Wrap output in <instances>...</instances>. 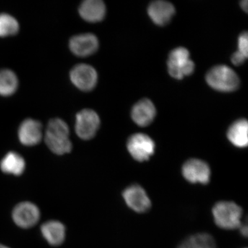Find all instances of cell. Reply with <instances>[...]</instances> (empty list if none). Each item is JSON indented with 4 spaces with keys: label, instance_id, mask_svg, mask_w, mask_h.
Returning <instances> with one entry per match:
<instances>
[{
    "label": "cell",
    "instance_id": "cell-3",
    "mask_svg": "<svg viewBox=\"0 0 248 248\" xmlns=\"http://www.w3.org/2000/svg\"><path fill=\"white\" fill-rule=\"evenodd\" d=\"M206 81L213 89L221 92L234 91L240 84L237 74L226 65H218L212 68L207 73Z\"/></svg>",
    "mask_w": 248,
    "mask_h": 248
},
{
    "label": "cell",
    "instance_id": "cell-22",
    "mask_svg": "<svg viewBox=\"0 0 248 248\" xmlns=\"http://www.w3.org/2000/svg\"><path fill=\"white\" fill-rule=\"evenodd\" d=\"M237 52L244 55L246 58L248 56V36L247 32H244L239 35L238 40Z\"/></svg>",
    "mask_w": 248,
    "mask_h": 248
},
{
    "label": "cell",
    "instance_id": "cell-24",
    "mask_svg": "<svg viewBox=\"0 0 248 248\" xmlns=\"http://www.w3.org/2000/svg\"><path fill=\"white\" fill-rule=\"evenodd\" d=\"M240 228H241V233L242 234L243 236H244L245 237L248 236V226L247 225H241L240 226Z\"/></svg>",
    "mask_w": 248,
    "mask_h": 248
},
{
    "label": "cell",
    "instance_id": "cell-20",
    "mask_svg": "<svg viewBox=\"0 0 248 248\" xmlns=\"http://www.w3.org/2000/svg\"><path fill=\"white\" fill-rule=\"evenodd\" d=\"M18 87L17 77L14 71L9 69L0 71V95L4 97L12 95Z\"/></svg>",
    "mask_w": 248,
    "mask_h": 248
},
{
    "label": "cell",
    "instance_id": "cell-14",
    "mask_svg": "<svg viewBox=\"0 0 248 248\" xmlns=\"http://www.w3.org/2000/svg\"><path fill=\"white\" fill-rule=\"evenodd\" d=\"M175 9L170 2L164 0H156L148 6V14L152 20L158 25H165L172 19Z\"/></svg>",
    "mask_w": 248,
    "mask_h": 248
},
{
    "label": "cell",
    "instance_id": "cell-16",
    "mask_svg": "<svg viewBox=\"0 0 248 248\" xmlns=\"http://www.w3.org/2000/svg\"><path fill=\"white\" fill-rule=\"evenodd\" d=\"M106 5L101 0H86L79 8L81 17L89 22H101L106 16Z\"/></svg>",
    "mask_w": 248,
    "mask_h": 248
},
{
    "label": "cell",
    "instance_id": "cell-10",
    "mask_svg": "<svg viewBox=\"0 0 248 248\" xmlns=\"http://www.w3.org/2000/svg\"><path fill=\"white\" fill-rule=\"evenodd\" d=\"M122 195L126 205L137 213H146L151 208V200L144 189L140 186H129L124 191Z\"/></svg>",
    "mask_w": 248,
    "mask_h": 248
},
{
    "label": "cell",
    "instance_id": "cell-8",
    "mask_svg": "<svg viewBox=\"0 0 248 248\" xmlns=\"http://www.w3.org/2000/svg\"><path fill=\"white\" fill-rule=\"evenodd\" d=\"M70 79L76 88L87 92L95 87L98 79L97 73L92 66L81 63L72 68Z\"/></svg>",
    "mask_w": 248,
    "mask_h": 248
},
{
    "label": "cell",
    "instance_id": "cell-4",
    "mask_svg": "<svg viewBox=\"0 0 248 248\" xmlns=\"http://www.w3.org/2000/svg\"><path fill=\"white\" fill-rule=\"evenodd\" d=\"M168 68L170 75L177 79L190 76L195 69V63L190 58V53L184 47L173 49L168 60Z\"/></svg>",
    "mask_w": 248,
    "mask_h": 248
},
{
    "label": "cell",
    "instance_id": "cell-17",
    "mask_svg": "<svg viewBox=\"0 0 248 248\" xmlns=\"http://www.w3.org/2000/svg\"><path fill=\"white\" fill-rule=\"evenodd\" d=\"M26 169L25 160L22 155L16 152L11 151L6 153L0 161V170L4 174L21 176Z\"/></svg>",
    "mask_w": 248,
    "mask_h": 248
},
{
    "label": "cell",
    "instance_id": "cell-6",
    "mask_svg": "<svg viewBox=\"0 0 248 248\" xmlns=\"http://www.w3.org/2000/svg\"><path fill=\"white\" fill-rule=\"evenodd\" d=\"M127 148L136 161H148L155 151V143L149 136L143 133L132 135L127 142Z\"/></svg>",
    "mask_w": 248,
    "mask_h": 248
},
{
    "label": "cell",
    "instance_id": "cell-11",
    "mask_svg": "<svg viewBox=\"0 0 248 248\" xmlns=\"http://www.w3.org/2000/svg\"><path fill=\"white\" fill-rule=\"evenodd\" d=\"M69 48L76 56L84 58L97 51L99 48V41L94 34H79L73 36L70 40Z\"/></svg>",
    "mask_w": 248,
    "mask_h": 248
},
{
    "label": "cell",
    "instance_id": "cell-25",
    "mask_svg": "<svg viewBox=\"0 0 248 248\" xmlns=\"http://www.w3.org/2000/svg\"><path fill=\"white\" fill-rule=\"evenodd\" d=\"M248 2L247 0H243L241 1V6L242 9L244 10L246 12H248Z\"/></svg>",
    "mask_w": 248,
    "mask_h": 248
},
{
    "label": "cell",
    "instance_id": "cell-15",
    "mask_svg": "<svg viewBox=\"0 0 248 248\" xmlns=\"http://www.w3.org/2000/svg\"><path fill=\"white\" fill-rule=\"evenodd\" d=\"M156 108L150 99H143L135 104L132 109L131 116L134 122L140 126L149 125L154 120Z\"/></svg>",
    "mask_w": 248,
    "mask_h": 248
},
{
    "label": "cell",
    "instance_id": "cell-19",
    "mask_svg": "<svg viewBox=\"0 0 248 248\" xmlns=\"http://www.w3.org/2000/svg\"><path fill=\"white\" fill-rule=\"evenodd\" d=\"M177 248H217V246L211 235L200 233L189 236Z\"/></svg>",
    "mask_w": 248,
    "mask_h": 248
},
{
    "label": "cell",
    "instance_id": "cell-12",
    "mask_svg": "<svg viewBox=\"0 0 248 248\" xmlns=\"http://www.w3.org/2000/svg\"><path fill=\"white\" fill-rule=\"evenodd\" d=\"M17 135L19 141L24 146H35L40 143L43 137L42 124L33 119H27L19 125Z\"/></svg>",
    "mask_w": 248,
    "mask_h": 248
},
{
    "label": "cell",
    "instance_id": "cell-1",
    "mask_svg": "<svg viewBox=\"0 0 248 248\" xmlns=\"http://www.w3.org/2000/svg\"><path fill=\"white\" fill-rule=\"evenodd\" d=\"M69 135V128L64 121L59 118L53 119L47 125L45 142L54 154L66 155L73 148Z\"/></svg>",
    "mask_w": 248,
    "mask_h": 248
},
{
    "label": "cell",
    "instance_id": "cell-21",
    "mask_svg": "<svg viewBox=\"0 0 248 248\" xmlns=\"http://www.w3.org/2000/svg\"><path fill=\"white\" fill-rule=\"evenodd\" d=\"M19 25L17 19L9 14H0V37H6L16 35Z\"/></svg>",
    "mask_w": 248,
    "mask_h": 248
},
{
    "label": "cell",
    "instance_id": "cell-2",
    "mask_svg": "<svg viewBox=\"0 0 248 248\" xmlns=\"http://www.w3.org/2000/svg\"><path fill=\"white\" fill-rule=\"evenodd\" d=\"M242 209L232 202H220L214 205L213 215L217 226L224 230H234L241 226Z\"/></svg>",
    "mask_w": 248,
    "mask_h": 248
},
{
    "label": "cell",
    "instance_id": "cell-5",
    "mask_svg": "<svg viewBox=\"0 0 248 248\" xmlns=\"http://www.w3.org/2000/svg\"><path fill=\"white\" fill-rule=\"evenodd\" d=\"M100 125V119L95 111L84 109L77 114L75 130L83 140H90L95 136Z\"/></svg>",
    "mask_w": 248,
    "mask_h": 248
},
{
    "label": "cell",
    "instance_id": "cell-26",
    "mask_svg": "<svg viewBox=\"0 0 248 248\" xmlns=\"http://www.w3.org/2000/svg\"><path fill=\"white\" fill-rule=\"evenodd\" d=\"M0 248H10L7 246H4V245L0 244Z\"/></svg>",
    "mask_w": 248,
    "mask_h": 248
},
{
    "label": "cell",
    "instance_id": "cell-9",
    "mask_svg": "<svg viewBox=\"0 0 248 248\" xmlns=\"http://www.w3.org/2000/svg\"><path fill=\"white\" fill-rule=\"evenodd\" d=\"M182 174L186 180L192 184H207L210 182L211 171L205 161L192 159L183 166Z\"/></svg>",
    "mask_w": 248,
    "mask_h": 248
},
{
    "label": "cell",
    "instance_id": "cell-18",
    "mask_svg": "<svg viewBox=\"0 0 248 248\" xmlns=\"http://www.w3.org/2000/svg\"><path fill=\"white\" fill-rule=\"evenodd\" d=\"M248 121L241 119L234 122L228 129V138L234 146L238 148H245L248 143Z\"/></svg>",
    "mask_w": 248,
    "mask_h": 248
},
{
    "label": "cell",
    "instance_id": "cell-13",
    "mask_svg": "<svg viewBox=\"0 0 248 248\" xmlns=\"http://www.w3.org/2000/svg\"><path fill=\"white\" fill-rule=\"evenodd\" d=\"M41 234L50 246H60L66 239V229L62 222L51 220L41 226Z\"/></svg>",
    "mask_w": 248,
    "mask_h": 248
},
{
    "label": "cell",
    "instance_id": "cell-7",
    "mask_svg": "<svg viewBox=\"0 0 248 248\" xmlns=\"http://www.w3.org/2000/svg\"><path fill=\"white\" fill-rule=\"evenodd\" d=\"M40 210L35 203L22 202L16 205L12 212V218L18 227L29 229L37 224L40 218Z\"/></svg>",
    "mask_w": 248,
    "mask_h": 248
},
{
    "label": "cell",
    "instance_id": "cell-23",
    "mask_svg": "<svg viewBox=\"0 0 248 248\" xmlns=\"http://www.w3.org/2000/svg\"><path fill=\"white\" fill-rule=\"evenodd\" d=\"M246 57L244 56V55H241V53H239V52H235L234 54H233L232 56V62L234 63V65H236V66H239V65L242 64L246 60Z\"/></svg>",
    "mask_w": 248,
    "mask_h": 248
}]
</instances>
